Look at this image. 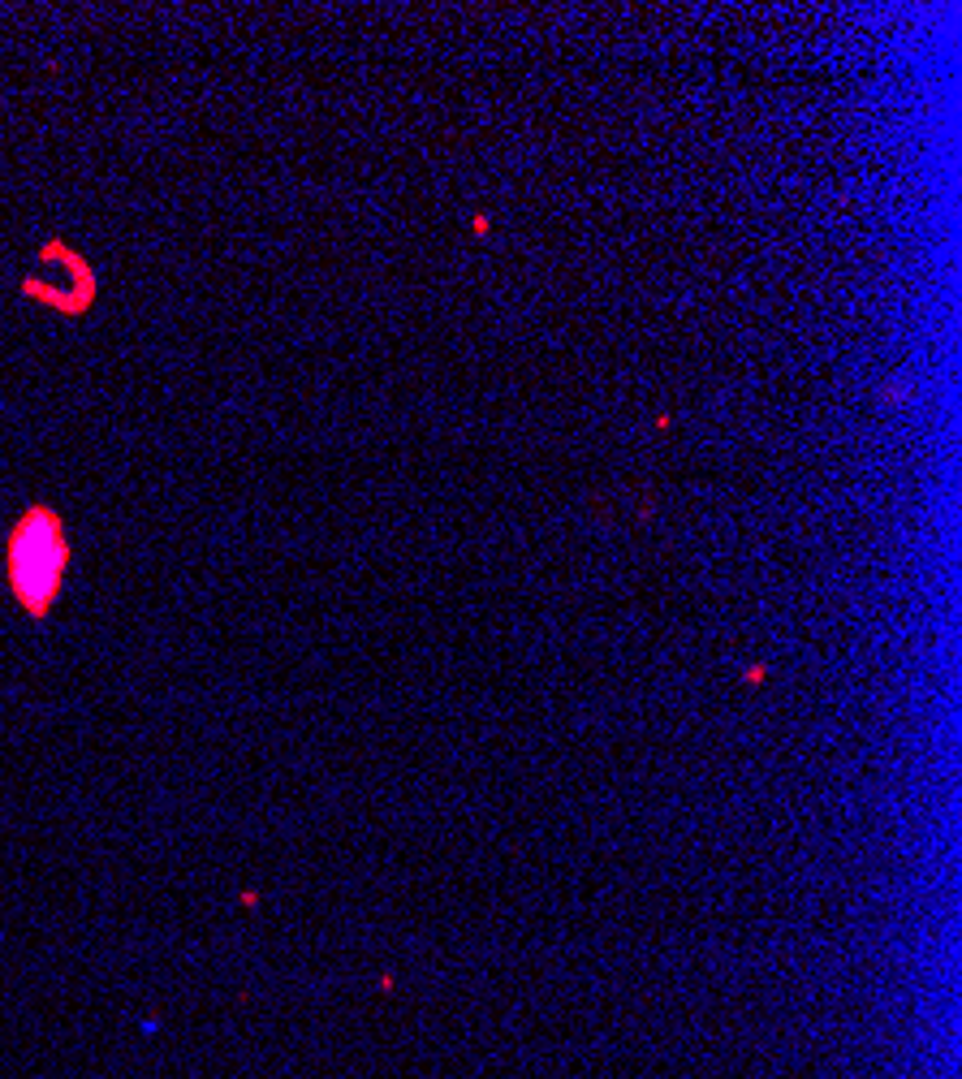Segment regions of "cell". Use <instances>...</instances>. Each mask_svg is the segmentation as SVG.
I'll return each mask as SVG.
<instances>
[{"mask_svg": "<svg viewBox=\"0 0 962 1079\" xmlns=\"http://www.w3.org/2000/svg\"><path fill=\"white\" fill-rule=\"evenodd\" d=\"M48 256H52V264L61 269L57 281H48V276H26V298H39V303H48V307H57V311H66V316H83L91 307V298H95V272L87 269V260L79 256V251H70V247H61V242H48Z\"/></svg>", "mask_w": 962, "mask_h": 1079, "instance_id": "cell-2", "label": "cell"}, {"mask_svg": "<svg viewBox=\"0 0 962 1079\" xmlns=\"http://www.w3.org/2000/svg\"><path fill=\"white\" fill-rule=\"evenodd\" d=\"M70 574V536L52 506H31L4 540V583L26 618H48Z\"/></svg>", "mask_w": 962, "mask_h": 1079, "instance_id": "cell-1", "label": "cell"}]
</instances>
